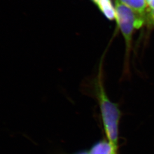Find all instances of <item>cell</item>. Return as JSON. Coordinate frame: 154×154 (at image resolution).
Returning <instances> with one entry per match:
<instances>
[{
    "instance_id": "6da1fadb",
    "label": "cell",
    "mask_w": 154,
    "mask_h": 154,
    "mask_svg": "<svg viewBox=\"0 0 154 154\" xmlns=\"http://www.w3.org/2000/svg\"><path fill=\"white\" fill-rule=\"evenodd\" d=\"M99 72L95 83V95L99 103L102 122L107 140L118 149L119 125L121 112L119 106L112 102L105 91V88Z\"/></svg>"
},
{
    "instance_id": "7a4b0ae2",
    "label": "cell",
    "mask_w": 154,
    "mask_h": 154,
    "mask_svg": "<svg viewBox=\"0 0 154 154\" xmlns=\"http://www.w3.org/2000/svg\"><path fill=\"white\" fill-rule=\"evenodd\" d=\"M114 7L115 20L125 40L127 54L131 49L134 30L141 27L146 19L116 0Z\"/></svg>"
},
{
    "instance_id": "3957f363",
    "label": "cell",
    "mask_w": 154,
    "mask_h": 154,
    "mask_svg": "<svg viewBox=\"0 0 154 154\" xmlns=\"http://www.w3.org/2000/svg\"><path fill=\"white\" fill-rule=\"evenodd\" d=\"M146 19L148 5L146 0H116Z\"/></svg>"
},
{
    "instance_id": "277c9868",
    "label": "cell",
    "mask_w": 154,
    "mask_h": 154,
    "mask_svg": "<svg viewBox=\"0 0 154 154\" xmlns=\"http://www.w3.org/2000/svg\"><path fill=\"white\" fill-rule=\"evenodd\" d=\"M97 5L99 11L108 20H113L116 17L115 7L111 0H91Z\"/></svg>"
},
{
    "instance_id": "5b68a950",
    "label": "cell",
    "mask_w": 154,
    "mask_h": 154,
    "mask_svg": "<svg viewBox=\"0 0 154 154\" xmlns=\"http://www.w3.org/2000/svg\"><path fill=\"white\" fill-rule=\"evenodd\" d=\"M117 149L108 140H102L95 144L88 154H117Z\"/></svg>"
},
{
    "instance_id": "8992f818",
    "label": "cell",
    "mask_w": 154,
    "mask_h": 154,
    "mask_svg": "<svg viewBox=\"0 0 154 154\" xmlns=\"http://www.w3.org/2000/svg\"><path fill=\"white\" fill-rule=\"evenodd\" d=\"M146 20L147 22L154 26V10H148L147 11Z\"/></svg>"
},
{
    "instance_id": "52a82bcc",
    "label": "cell",
    "mask_w": 154,
    "mask_h": 154,
    "mask_svg": "<svg viewBox=\"0 0 154 154\" xmlns=\"http://www.w3.org/2000/svg\"><path fill=\"white\" fill-rule=\"evenodd\" d=\"M72 154H88V151H82L78 152L77 153Z\"/></svg>"
}]
</instances>
